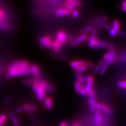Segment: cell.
<instances>
[{
	"instance_id": "obj_1",
	"label": "cell",
	"mask_w": 126,
	"mask_h": 126,
	"mask_svg": "<svg viewBox=\"0 0 126 126\" xmlns=\"http://www.w3.org/2000/svg\"><path fill=\"white\" fill-rule=\"evenodd\" d=\"M30 64L26 60H19L13 62L8 67L6 77H12L27 75L32 74Z\"/></svg>"
},
{
	"instance_id": "obj_2",
	"label": "cell",
	"mask_w": 126,
	"mask_h": 126,
	"mask_svg": "<svg viewBox=\"0 0 126 126\" xmlns=\"http://www.w3.org/2000/svg\"><path fill=\"white\" fill-rule=\"evenodd\" d=\"M32 87L37 99L40 101H44L46 97V91L41 86L34 81H33V84H32Z\"/></svg>"
},
{
	"instance_id": "obj_3",
	"label": "cell",
	"mask_w": 126,
	"mask_h": 126,
	"mask_svg": "<svg viewBox=\"0 0 126 126\" xmlns=\"http://www.w3.org/2000/svg\"><path fill=\"white\" fill-rule=\"evenodd\" d=\"M39 42L42 46L45 48H50L53 47V42L52 39L48 36H44L39 38Z\"/></svg>"
},
{
	"instance_id": "obj_4",
	"label": "cell",
	"mask_w": 126,
	"mask_h": 126,
	"mask_svg": "<svg viewBox=\"0 0 126 126\" xmlns=\"http://www.w3.org/2000/svg\"><path fill=\"white\" fill-rule=\"evenodd\" d=\"M34 82H36V83L41 86L44 89L45 91H47V92L52 93L54 91V88L51 85H50L48 82H47V81L44 80L37 79Z\"/></svg>"
},
{
	"instance_id": "obj_5",
	"label": "cell",
	"mask_w": 126,
	"mask_h": 126,
	"mask_svg": "<svg viewBox=\"0 0 126 126\" xmlns=\"http://www.w3.org/2000/svg\"><path fill=\"white\" fill-rule=\"evenodd\" d=\"M85 81H86V85L85 87V89L86 90L87 94H88L91 92L93 90L94 82V78L92 76H88L87 77H85Z\"/></svg>"
},
{
	"instance_id": "obj_6",
	"label": "cell",
	"mask_w": 126,
	"mask_h": 126,
	"mask_svg": "<svg viewBox=\"0 0 126 126\" xmlns=\"http://www.w3.org/2000/svg\"><path fill=\"white\" fill-rule=\"evenodd\" d=\"M9 15L6 10L0 6V24L3 23H9Z\"/></svg>"
},
{
	"instance_id": "obj_7",
	"label": "cell",
	"mask_w": 126,
	"mask_h": 126,
	"mask_svg": "<svg viewBox=\"0 0 126 126\" xmlns=\"http://www.w3.org/2000/svg\"><path fill=\"white\" fill-rule=\"evenodd\" d=\"M89 37L88 34H82L80 36H79L76 40H75L73 43V45L74 46H77L82 42H84L85 41L88 40Z\"/></svg>"
},
{
	"instance_id": "obj_8",
	"label": "cell",
	"mask_w": 126,
	"mask_h": 126,
	"mask_svg": "<svg viewBox=\"0 0 126 126\" xmlns=\"http://www.w3.org/2000/svg\"><path fill=\"white\" fill-rule=\"evenodd\" d=\"M67 35L63 31H59L57 34L56 36V40L58 41L62 44H64L67 40Z\"/></svg>"
},
{
	"instance_id": "obj_9",
	"label": "cell",
	"mask_w": 126,
	"mask_h": 126,
	"mask_svg": "<svg viewBox=\"0 0 126 126\" xmlns=\"http://www.w3.org/2000/svg\"><path fill=\"white\" fill-rule=\"evenodd\" d=\"M44 105L46 109L52 110L53 108V99L50 97H45L44 99Z\"/></svg>"
},
{
	"instance_id": "obj_10",
	"label": "cell",
	"mask_w": 126,
	"mask_h": 126,
	"mask_svg": "<svg viewBox=\"0 0 126 126\" xmlns=\"http://www.w3.org/2000/svg\"><path fill=\"white\" fill-rule=\"evenodd\" d=\"M72 12L67 10L66 8H61L58 9L55 12V15L57 16H66L70 15Z\"/></svg>"
},
{
	"instance_id": "obj_11",
	"label": "cell",
	"mask_w": 126,
	"mask_h": 126,
	"mask_svg": "<svg viewBox=\"0 0 126 126\" xmlns=\"http://www.w3.org/2000/svg\"><path fill=\"white\" fill-rule=\"evenodd\" d=\"M9 115L10 118V119L12 122L14 126H20V123L19 121L17 118L16 116L15 115V113L12 111H9Z\"/></svg>"
},
{
	"instance_id": "obj_12",
	"label": "cell",
	"mask_w": 126,
	"mask_h": 126,
	"mask_svg": "<svg viewBox=\"0 0 126 126\" xmlns=\"http://www.w3.org/2000/svg\"><path fill=\"white\" fill-rule=\"evenodd\" d=\"M93 21L94 24H96L98 26L101 27V28H105V29H107L108 30H109V31L110 30V29H111V27H110L109 25L106 24H105V23H104L101 22L99 21H98L96 19H93Z\"/></svg>"
},
{
	"instance_id": "obj_13",
	"label": "cell",
	"mask_w": 126,
	"mask_h": 126,
	"mask_svg": "<svg viewBox=\"0 0 126 126\" xmlns=\"http://www.w3.org/2000/svg\"><path fill=\"white\" fill-rule=\"evenodd\" d=\"M100 40L98 39L97 37L94 38V39H93L92 40L88 41V46L91 48H97V46L98 44V43L99 42Z\"/></svg>"
},
{
	"instance_id": "obj_14",
	"label": "cell",
	"mask_w": 126,
	"mask_h": 126,
	"mask_svg": "<svg viewBox=\"0 0 126 126\" xmlns=\"http://www.w3.org/2000/svg\"><path fill=\"white\" fill-rule=\"evenodd\" d=\"M101 111H102L105 115H106V116H111L112 113V109L110 108V107H109L108 106L106 105H104L102 104V109Z\"/></svg>"
},
{
	"instance_id": "obj_15",
	"label": "cell",
	"mask_w": 126,
	"mask_h": 126,
	"mask_svg": "<svg viewBox=\"0 0 126 126\" xmlns=\"http://www.w3.org/2000/svg\"><path fill=\"white\" fill-rule=\"evenodd\" d=\"M30 69L32 74H33L35 76H38L40 73V69L36 65H33L31 66Z\"/></svg>"
},
{
	"instance_id": "obj_16",
	"label": "cell",
	"mask_w": 126,
	"mask_h": 126,
	"mask_svg": "<svg viewBox=\"0 0 126 126\" xmlns=\"http://www.w3.org/2000/svg\"><path fill=\"white\" fill-rule=\"evenodd\" d=\"M84 65V61H73L70 62V66L72 67L73 68H76L79 66H80L81 65Z\"/></svg>"
},
{
	"instance_id": "obj_17",
	"label": "cell",
	"mask_w": 126,
	"mask_h": 126,
	"mask_svg": "<svg viewBox=\"0 0 126 126\" xmlns=\"http://www.w3.org/2000/svg\"><path fill=\"white\" fill-rule=\"evenodd\" d=\"M62 44L61 43H60L58 41L56 40L55 41V42H53V48L54 49L55 52L56 53H58L60 52L61 49V47L62 46Z\"/></svg>"
},
{
	"instance_id": "obj_18",
	"label": "cell",
	"mask_w": 126,
	"mask_h": 126,
	"mask_svg": "<svg viewBox=\"0 0 126 126\" xmlns=\"http://www.w3.org/2000/svg\"><path fill=\"white\" fill-rule=\"evenodd\" d=\"M105 63V61L103 59H102V60H101L99 62V63H98V64L96 66H95V67H94V69L93 73L95 74H97L98 72H99L102 67V66H103Z\"/></svg>"
},
{
	"instance_id": "obj_19",
	"label": "cell",
	"mask_w": 126,
	"mask_h": 126,
	"mask_svg": "<svg viewBox=\"0 0 126 126\" xmlns=\"http://www.w3.org/2000/svg\"><path fill=\"white\" fill-rule=\"evenodd\" d=\"M112 27L113 29L115 30L117 32L119 31L121 29V26L119 21L118 20V19H115L113 21L112 23Z\"/></svg>"
},
{
	"instance_id": "obj_20",
	"label": "cell",
	"mask_w": 126,
	"mask_h": 126,
	"mask_svg": "<svg viewBox=\"0 0 126 126\" xmlns=\"http://www.w3.org/2000/svg\"><path fill=\"white\" fill-rule=\"evenodd\" d=\"M94 30L93 27L91 26H86L84 28L80 30V33L82 34H86L87 32H93Z\"/></svg>"
},
{
	"instance_id": "obj_21",
	"label": "cell",
	"mask_w": 126,
	"mask_h": 126,
	"mask_svg": "<svg viewBox=\"0 0 126 126\" xmlns=\"http://www.w3.org/2000/svg\"><path fill=\"white\" fill-rule=\"evenodd\" d=\"M109 65L107 63L105 62L104 63V64L103 65V66H102L101 69L99 71L100 75H104L105 74V73L106 72V71H107Z\"/></svg>"
},
{
	"instance_id": "obj_22",
	"label": "cell",
	"mask_w": 126,
	"mask_h": 126,
	"mask_svg": "<svg viewBox=\"0 0 126 126\" xmlns=\"http://www.w3.org/2000/svg\"><path fill=\"white\" fill-rule=\"evenodd\" d=\"M82 84L80 82H79L78 81H76L75 83L74 84V88H75V90L76 93L77 94H79L80 89L82 88Z\"/></svg>"
},
{
	"instance_id": "obj_23",
	"label": "cell",
	"mask_w": 126,
	"mask_h": 126,
	"mask_svg": "<svg viewBox=\"0 0 126 126\" xmlns=\"http://www.w3.org/2000/svg\"><path fill=\"white\" fill-rule=\"evenodd\" d=\"M76 79H77V81L80 82L81 84L82 83L85 81V77L82 76L79 73H76Z\"/></svg>"
},
{
	"instance_id": "obj_24",
	"label": "cell",
	"mask_w": 126,
	"mask_h": 126,
	"mask_svg": "<svg viewBox=\"0 0 126 126\" xmlns=\"http://www.w3.org/2000/svg\"><path fill=\"white\" fill-rule=\"evenodd\" d=\"M88 68L85 65H81L80 66H79L78 67L75 68V70L76 72L77 73H79L80 72H86V71L87 70Z\"/></svg>"
},
{
	"instance_id": "obj_25",
	"label": "cell",
	"mask_w": 126,
	"mask_h": 126,
	"mask_svg": "<svg viewBox=\"0 0 126 126\" xmlns=\"http://www.w3.org/2000/svg\"><path fill=\"white\" fill-rule=\"evenodd\" d=\"M66 2L70 4L71 5H73L75 7L80 5L81 3L80 1H78V0H68V1H67Z\"/></svg>"
},
{
	"instance_id": "obj_26",
	"label": "cell",
	"mask_w": 126,
	"mask_h": 126,
	"mask_svg": "<svg viewBox=\"0 0 126 126\" xmlns=\"http://www.w3.org/2000/svg\"><path fill=\"white\" fill-rule=\"evenodd\" d=\"M84 65L87 67V68H90L91 69H94L95 67V65H94L93 63L90 62L89 61H84Z\"/></svg>"
},
{
	"instance_id": "obj_27",
	"label": "cell",
	"mask_w": 126,
	"mask_h": 126,
	"mask_svg": "<svg viewBox=\"0 0 126 126\" xmlns=\"http://www.w3.org/2000/svg\"><path fill=\"white\" fill-rule=\"evenodd\" d=\"M117 86L119 87V88L123 89H126V81L125 80H122L120 81L119 82H117Z\"/></svg>"
},
{
	"instance_id": "obj_28",
	"label": "cell",
	"mask_w": 126,
	"mask_h": 126,
	"mask_svg": "<svg viewBox=\"0 0 126 126\" xmlns=\"http://www.w3.org/2000/svg\"><path fill=\"white\" fill-rule=\"evenodd\" d=\"M96 19L101 22H107L108 21V17L105 16H97Z\"/></svg>"
},
{
	"instance_id": "obj_29",
	"label": "cell",
	"mask_w": 126,
	"mask_h": 126,
	"mask_svg": "<svg viewBox=\"0 0 126 126\" xmlns=\"http://www.w3.org/2000/svg\"><path fill=\"white\" fill-rule=\"evenodd\" d=\"M97 34V30H94L93 31L92 34L91 35H90V36H89V37H88V41H91V40H92L93 39H94V38L96 37Z\"/></svg>"
},
{
	"instance_id": "obj_30",
	"label": "cell",
	"mask_w": 126,
	"mask_h": 126,
	"mask_svg": "<svg viewBox=\"0 0 126 126\" xmlns=\"http://www.w3.org/2000/svg\"><path fill=\"white\" fill-rule=\"evenodd\" d=\"M88 96H89V97H90V99H92L94 100L96 99V93L93 89L92 90L91 92L88 94Z\"/></svg>"
},
{
	"instance_id": "obj_31",
	"label": "cell",
	"mask_w": 126,
	"mask_h": 126,
	"mask_svg": "<svg viewBox=\"0 0 126 126\" xmlns=\"http://www.w3.org/2000/svg\"><path fill=\"white\" fill-rule=\"evenodd\" d=\"M29 105V107L32 112L36 111L37 108L35 105H32V104H28Z\"/></svg>"
},
{
	"instance_id": "obj_32",
	"label": "cell",
	"mask_w": 126,
	"mask_h": 126,
	"mask_svg": "<svg viewBox=\"0 0 126 126\" xmlns=\"http://www.w3.org/2000/svg\"><path fill=\"white\" fill-rule=\"evenodd\" d=\"M97 102H96L95 100H94L92 99H90L89 100V104L90 105V107H94Z\"/></svg>"
},
{
	"instance_id": "obj_33",
	"label": "cell",
	"mask_w": 126,
	"mask_h": 126,
	"mask_svg": "<svg viewBox=\"0 0 126 126\" xmlns=\"http://www.w3.org/2000/svg\"><path fill=\"white\" fill-rule=\"evenodd\" d=\"M33 81L30 79H25L23 81V84L26 86H30L33 84Z\"/></svg>"
},
{
	"instance_id": "obj_34",
	"label": "cell",
	"mask_w": 126,
	"mask_h": 126,
	"mask_svg": "<svg viewBox=\"0 0 126 126\" xmlns=\"http://www.w3.org/2000/svg\"><path fill=\"white\" fill-rule=\"evenodd\" d=\"M0 119H1L4 123H5L7 120V117L5 115L2 114V115H0Z\"/></svg>"
},
{
	"instance_id": "obj_35",
	"label": "cell",
	"mask_w": 126,
	"mask_h": 126,
	"mask_svg": "<svg viewBox=\"0 0 126 126\" xmlns=\"http://www.w3.org/2000/svg\"><path fill=\"white\" fill-rule=\"evenodd\" d=\"M79 94H81V96H85L86 94H87V93H86V90L85 89V87H82V88L80 89V91Z\"/></svg>"
},
{
	"instance_id": "obj_36",
	"label": "cell",
	"mask_w": 126,
	"mask_h": 126,
	"mask_svg": "<svg viewBox=\"0 0 126 126\" xmlns=\"http://www.w3.org/2000/svg\"><path fill=\"white\" fill-rule=\"evenodd\" d=\"M109 34H110V35H111V36H115V35H117V32L115 30H114L113 29H110V30Z\"/></svg>"
},
{
	"instance_id": "obj_37",
	"label": "cell",
	"mask_w": 126,
	"mask_h": 126,
	"mask_svg": "<svg viewBox=\"0 0 126 126\" xmlns=\"http://www.w3.org/2000/svg\"><path fill=\"white\" fill-rule=\"evenodd\" d=\"M72 15L74 18H77L79 16V12L78 11L75 10L73 12Z\"/></svg>"
},
{
	"instance_id": "obj_38",
	"label": "cell",
	"mask_w": 126,
	"mask_h": 126,
	"mask_svg": "<svg viewBox=\"0 0 126 126\" xmlns=\"http://www.w3.org/2000/svg\"><path fill=\"white\" fill-rule=\"evenodd\" d=\"M11 98L9 97H6L4 98V100H3V103L5 105H7L8 104H9L11 102Z\"/></svg>"
},
{
	"instance_id": "obj_39",
	"label": "cell",
	"mask_w": 126,
	"mask_h": 126,
	"mask_svg": "<svg viewBox=\"0 0 126 126\" xmlns=\"http://www.w3.org/2000/svg\"><path fill=\"white\" fill-rule=\"evenodd\" d=\"M24 111L23 107H18L16 109V112L17 113H21Z\"/></svg>"
},
{
	"instance_id": "obj_40",
	"label": "cell",
	"mask_w": 126,
	"mask_h": 126,
	"mask_svg": "<svg viewBox=\"0 0 126 126\" xmlns=\"http://www.w3.org/2000/svg\"><path fill=\"white\" fill-rule=\"evenodd\" d=\"M122 10H123L124 12H126V2L125 1L123 3H122Z\"/></svg>"
},
{
	"instance_id": "obj_41",
	"label": "cell",
	"mask_w": 126,
	"mask_h": 126,
	"mask_svg": "<svg viewBox=\"0 0 126 126\" xmlns=\"http://www.w3.org/2000/svg\"><path fill=\"white\" fill-rule=\"evenodd\" d=\"M59 126H68V124L66 121H62Z\"/></svg>"
},
{
	"instance_id": "obj_42",
	"label": "cell",
	"mask_w": 126,
	"mask_h": 126,
	"mask_svg": "<svg viewBox=\"0 0 126 126\" xmlns=\"http://www.w3.org/2000/svg\"><path fill=\"white\" fill-rule=\"evenodd\" d=\"M126 53H125V52L124 53V54H123V55H122V57H121V61H123V62H125V61H126Z\"/></svg>"
},
{
	"instance_id": "obj_43",
	"label": "cell",
	"mask_w": 126,
	"mask_h": 126,
	"mask_svg": "<svg viewBox=\"0 0 126 126\" xmlns=\"http://www.w3.org/2000/svg\"><path fill=\"white\" fill-rule=\"evenodd\" d=\"M96 110V108H94V107H90V112H91L92 113H94V112H95Z\"/></svg>"
},
{
	"instance_id": "obj_44",
	"label": "cell",
	"mask_w": 126,
	"mask_h": 126,
	"mask_svg": "<svg viewBox=\"0 0 126 126\" xmlns=\"http://www.w3.org/2000/svg\"><path fill=\"white\" fill-rule=\"evenodd\" d=\"M118 35H119V36H120L121 37H124L125 36V34L124 32H123L119 31V32L118 33Z\"/></svg>"
},
{
	"instance_id": "obj_45",
	"label": "cell",
	"mask_w": 126,
	"mask_h": 126,
	"mask_svg": "<svg viewBox=\"0 0 126 126\" xmlns=\"http://www.w3.org/2000/svg\"><path fill=\"white\" fill-rule=\"evenodd\" d=\"M5 123H4V122L0 119V126H4V125Z\"/></svg>"
},
{
	"instance_id": "obj_46",
	"label": "cell",
	"mask_w": 126,
	"mask_h": 126,
	"mask_svg": "<svg viewBox=\"0 0 126 126\" xmlns=\"http://www.w3.org/2000/svg\"><path fill=\"white\" fill-rule=\"evenodd\" d=\"M73 126H81L78 123H75L73 125Z\"/></svg>"
},
{
	"instance_id": "obj_47",
	"label": "cell",
	"mask_w": 126,
	"mask_h": 126,
	"mask_svg": "<svg viewBox=\"0 0 126 126\" xmlns=\"http://www.w3.org/2000/svg\"><path fill=\"white\" fill-rule=\"evenodd\" d=\"M2 73V66L1 64H0V76H1Z\"/></svg>"
}]
</instances>
